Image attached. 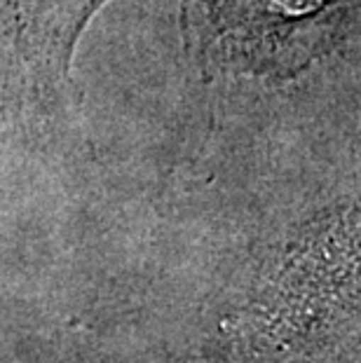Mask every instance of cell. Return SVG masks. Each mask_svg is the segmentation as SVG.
Returning <instances> with one entry per match:
<instances>
[{"label": "cell", "mask_w": 361, "mask_h": 363, "mask_svg": "<svg viewBox=\"0 0 361 363\" xmlns=\"http://www.w3.org/2000/svg\"><path fill=\"white\" fill-rule=\"evenodd\" d=\"M359 0H186V48L204 73L294 75L357 28Z\"/></svg>", "instance_id": "1"}, {"label": "cell", "mask_w": 361, "mask_h": 363, "mask_svg": "<svg viewBox=\"0 0 361 363\" xmlns=\"http://www.w3.org/2000/svg\"><path fill=\"white\" fill-rule=\"evenodd\" d=\"M106 0H0V138L38 136L73 111V57Z\"/></svg>", "instance_id": "2"}]
</instances>
